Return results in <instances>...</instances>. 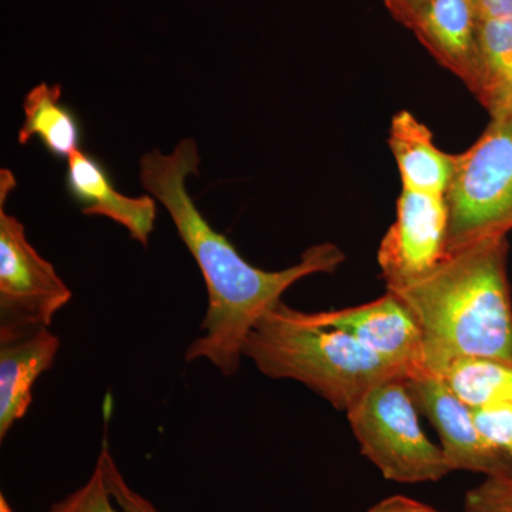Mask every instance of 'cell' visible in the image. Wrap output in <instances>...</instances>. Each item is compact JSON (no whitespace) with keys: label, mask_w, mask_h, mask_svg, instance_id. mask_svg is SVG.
Returning <instances> with one entry per match:
<instances>
[{"label":"cell","mask_w":512,"mask_h":512,"mask_svg":"<svg viewBox=\"0 0 512 512\" xmlns=\"http://www.w3.org/2000/svg\"><path fill=\"white\" fill-rule=\"evenodd\" d=\"M200 150L184 138L173 153L153 150L140 160V180L151 197L164 205L185 247L200 266L208 291L202 335L188 346L187 362L208 360L222 375H237L249 332L282 295L306 276L335 274L346 256L323 242L303 252L298 264L264 271L249 264L225 235L215 231L187 190V178L200 174Z\"/></svg>","instance_id":"cell-1"},{"label":"cell","mask_w":512,"mask_h":512,"mask_svg":"<svg viewBox=\"0 0 512 512\" xmlns=\"http://www.w3.org/2000/svg\"><path fill=\"white\" fill-rule=\"evenodd\" d=\"M507 235L446 252L419 278L386 285L416 319L423 367L443 375L463 357L512 362V301Z\"/></svg>","instance_id":"cell-2"},{"label":"cell","mask_w":512,"mask_h":512,"mask_svg":"<svg viewBox=\"0 0 512 512\" xmlns=\"http://www.w3.org/2000/svg\"><path fill=\"white\" fill-rule=\"evenodd\" d=\"M242 355L262 375L305 384L339 412H348L377 384L407 379L414 369L377 355L342 330L309 322L305 312L282 301L255 323Z\"/></svg>","instance_id":"cell-3"},{"label":"cell","mask_w":512,"mask_h":512,"mask_svg":"<svg viewBox=\"0 0 512 512\" xmlns=\"http://www.w3.org/2000/svg\"><path fill=\"white\" fill-rule=\"evenodd\" d=\"M363 456L386 480L436 483L451 473L440 446L421 429L406 379L377 384L346 412Z\"/></svg>","instance_id":"cell-4"},{"label":"cell","mask_w":512,"mask_h":512,"mask_svg":"<svg viewBox=\"0 0 512 512\" xmlns=\"http://www.w3.org/2000/svg\"><path fill=\"white\" fill-rule=\"evenodd\" d=\"M446 201V252L512 231V114L491 119L473 146L454 154Z\"/></svg>","instance_id":"cell-5"},{"label":"cell","mask_w":512,"mask_h":512,"mask_svg":"<svg viewBox=\"0 0 512 512\" xmlns=\"http://www.w3.org/2000/svg\"><path fill=\"white\" fill-rule=\"evenodd\" d=\"M12 171H0V332L49 328L72 291L30 244L25 227L6 208L15 190Z\"/></svg>","instance_id":"cell-6"},{"label":"cell","mask_w":512,"mask_h":512,"mask_svg":"<svg viewBox=\"0 0 512 512\" xmlns=\"http://www.w3.org/2000/svg\"><path fill=\"white\" fill-rule=\"evenodd\" d=\"M417 409L439 433L440 447L453 471H473L485 477H512V461L481 436L473 409L467 406L443 377L423 366L414 367L406 379Z\"/></svg>","instance_id":"cell-7"},{"label":"cell","mask_w":512,"mask_h":512,"mask_svg":"<svg viewBox=\"0 0 512 512\" xmlns=\"http://www.w3.org/2000/svg\"><path fill=\"white\" fill-rule=\"evenodd\" d=\"M448 208L446 195L402 188L396 221L384 235L377 262L386 285L419 278L446 255Z\"/></svg>","instance_id":"cell-8"},{"label":"cell","mask_w":512,"mask_h":512,"mask_svg":"<svg viewBox=\"0 0 512 512\" xmlns=\"http://www.w3.org/2000/svg\"><path fill=\"white\" fill-rule=\"evenodd\" d=\"M305 316L315 325L348 333L377 355L407 366H423V338L419 325L392 292L386 291L376 301L353 308L305 312Z\"/></svg>","instance_id":"cell-9"},{"label":"cell","mask_w":512,"mask_h":512,"mask_svg":"<svg viewBox=\"0 0 512 512\" xmlns=\"http://www.w3.org/2000/svg\"><path fill=\"white\" fill-rule=\"evenodd\" d=\"M66 190L84 215L109 218L126 228L131 239L147 247L157 220V205L151 195L121 194L104 165L82 150L67 160Z\"/></svg>","instance_id":"cell-10"},{"label":"cell","mask_w":512,"mask_h":512,"mask_svg":"<svg viewBox=\"0 0 512 512\" xmlns=\"http://www.w3.org/2000/svg\"><path fill=\"white\" fill-rule=\"evenodd\" d=\"M480 23L476 0H426L407 29L468 87L476 69Z\"/></svg>","instance_id":"cell-11"},{"label":"cell","mask_w":512,"mask_h":512,"mask_svg":"<svg viewBox=\"0 0 512 512\" xmlns=\"http://www.w3.org/2000/svg\"><path fill=\"white\" fill-rule=\"evenodd\" d=\"M60 349L49 328L0 332V440L28 413L33 386L52 369Z\"/></svg>","instance_id":"cell-12"},{"label":"cell","mask_w":512,"mask_h":512,"mask_svg":"<svg viewBox=\"0 0 512 512\" xmlns=\"http://www.w3.org/2000/svg\"><path fill=\"white\" fill-rule=\"evenodd\" d=\"M389 147L399 168L402 188L446 195L454 171V154L441 151L430 128L410 111L394 114Z\"/></svg>","instance_id":"cell-13"},{"label":"cell","mask_w":512,"mask_h":512,"mask_svg":"<svg viewBox=\"0 0 512 512\" xmlns=\"http://www.w3.org/2000/svg\"><path fill=\"white\" fill-rule=\"evenodd\" d=\"M468 90L491 119L512 114V18L481 20L476 69Z\"/></svg>","instance_id":"cell-14"},{"label":"cell","mask_w":512,"mask_h":512,"mask_svg":"<svg viewBox=\"0 0 512 512\" xmlns=\"http://www.w3.org/2000/svg\"><path fill=\"white\" fill-rule=\"evenodd\" d=\"M62 93L60 84L40 83L26 94L25 121L18 140L25 146L32 138H37L50 156L69 160L80 150L82 127L74 111L63 103Z\"/></svg>","instance_id":"cell-15"},{"label":"cell","mask_w":512,"mask_h":512,"mask_svg":"<svg viewBox=\"0 0 512 512\" xmlns=\"http://www.w3.org/2000/svg\"><path fill=\"white\" fill-rule=\"evenodd\" d=\"M471 409L512 404V362L488 357H463L441 375Z\"/></svg>","instance_id":"cell-16"},{"label":"cell","mask_w":512,"mask_h":512,"mask_svg":"<svg viewBox=\"0 0 512 512\" xmlns=\"http://www.w3.org/2000/svg\"><path fill=\"white\" fill-rule=\"evenodd\" d=\"M45 512H123L117 507L107 485L103 464L97 458L92 476L73 493L57 501Z\"/></svg>","instance_id":"cell-17"},{"label":"cell","mask_w":512,"mask_h":512,"mask_svg":"<svg viewBox=\"0 0 512 512\" xmlns=\"http://www.w3.org/2000/svg\"><path fill=\"white\" fill-rule=\"evenodd\" d=\"M473 416L487 443L512 461V404L477 407Z\"/></svg>","instance_id":"cell-18"},{"label":"cell","mask_w":512,"mask_h":512,"mask_svg":"<svg viewBox=\"0 0 512 512\" xmlns=\"http://www.w3.org/2000/svg\"><path fill=\"white\" fill-rule=\"evenodd\" d=\"M99 460L103 464L104 474H106L107 485L117 507L123 512H163L158 510L156 505L148 501L146 497L138 494L134 488L130 487L121 473L116 460L111 456L109 447L103 446L99 454Z\"/></svg>","instance_id":"cell-19"},{"label":"cell","mask_w":512,"mask_h":512,"mask_svg":"<svg viewBox=\"0 0 512 512\" xmlns=\"http://www.w3.org/2000/svg\"><path fill=\"white\" fill-rule=\"evenodd\" d=\"M464 512H512V477H487L464 498Z\"/></svg>","instance_id":"cell-20"},{"label":"cell","mask_w":512,"mask_h":512,"mask_svg":"<svg viewBox=\"0 0 512 512\" xmlns=\"http://www.w3.org/2000/svg\"><path fill=\"white\" fill-rule=\"evenodd\" d=\"M367 512H440L406 495H392L369 508Z\"/></svg>","instance_id":"cell-21"},{"label":"cell","mask_w":512,"mask_h":512,"mask_svg":"<svg viewBox=\"0 0 512 512\" xmlns=\"http://www.w3.org/2000/svg\"><path fill=\"white\" fill-rule=\"evenodd\" d=\"M426 0H383L384 6L396 22L402 23L404 28L412 22L417 10L423 6Z\"/></svg>","instance_id":"cell-22"},{"label":"cell","mask_w":512,"mask_h":512,"mask_svg":"<svg viewBox=\"0 0 512 512\" xmlns=\"http://www.w3.org/2000/svg\"><path fill=\"white\" fill-rule=\"evenodd\" d=\"M481 20L512 18V0H476Z\"/></svg>","instance_id":"cell-23"},{"label":"cell","mask_w":512,"mask_h":512,"mask_svg":"<svg viewBox=\"0 0 512 512\" xmlns=\"http://www.w3.org/2000/svg\"><path fill=\"white\" fill-rule=\"evenodd\" d=\"M0 512H15L12 510L9 501L6 500V497L3 494H0Z\"/></svg>","instance_id":"cell-24"}]
</instances>
